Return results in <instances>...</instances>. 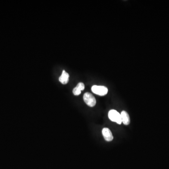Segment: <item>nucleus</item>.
I'll return each instance as SVG.
<instances>
[{"instance_id": "39448f33", "label": "nucleus", "mask_w": 169, "mask_h": 169, "mask_svg": "<svg viewBox=\"0 0 169 169\" xmlns=\"http://www.w3.org/2000/svg\"><path fill=\"white\" fill-rule=\"evenodd\" d=\"M122 122L125 125H128L130 123V118L129 115L126 111H122L121 113Z\"/></svg>"}, {"instance_id": "0eeeda50", "label": "nucleus", "mask_w": 169, "mask_h": 169, "mask_svg": "<svg viewBox=\"0 0 169 169\" xmlns=\"http://www.w3.org/2000/svg\"><path fill=\"white\" fill-rule=\"evenodd\" d=\"M69 75L67 72H66L65 70L63 71L62 73L61 76L59 77V81L62 84H66L69 81Z\"/></svg>"}, {"instance_id": "7ed1b4c3", "label": "nucleus", "mask_w": 169, "mask_h": 169, "mask_svg": "<svg viewBox=\"0 0 169 169\" xmlns=\"http://www.w3.org/2000/svg\"><path fill=\"white\" fill-rule=\"evenodd\" d=\"M91 90L94 94L100 96L105 95L108 92V89L107 87L101 86H93Z\"/></svg>"}, {"instance_id": "423d86ee", "label": "nucleus", "mask_w": 169, "mask_h": 169, "mask_svg": "<svg viewBox=\"0 0 169 169\" xmlns=\"http://www.w3.org/2000/svg\"><path fill=\"white\" fill-rule=\"evenodd\" d=\"M85 85L82 82L78 83L77 86L73 90V93L75 95H79L81 93V91L84 90Z\"/></svg>"}, {"instance_id": "f257e3e1", "label": "nucleus", "mask_w": 169, "mask_h": 169, "mask_svg": "<svg viewBox=\"0 0 169 169\" xmlns=\"http://www.w3.org/2000/svg\"><path fill=\"white\" fill-rule=\"evenodd\" d=\"M108 116L111 121L117 123L118 124H121L122 123L121 119V114L119 112H118L117 110L114 109L110 110L109 112Z\"/></svg>"}, {"instance_id": "f03ea898", "label": "nucleus", "mask_w": 169, "mask_h": 169, "mask_svg": "<svg viewBox=\"0 0 169 169\" xmlns=\"http://www.w3.org/2000/svg\"><path fill=\"white\" fill-rule=\"evenodd\" d=\"M83 99L85 103L90 107H94L96 104V101L95 97H94L91 93L87 92L84 94Z\"/></svg>"}, {"instance_id": "20e7f679", "label": "nucleus", "mask_w": 169, "mask_h": 169, "mask_svg": "<svg viewBox=\"0 0 169 169\" xmlns=\"http://www.w3.org/2000/svg\"><path fill=\"white\" fill-rule=\"evenodd\" d=\"M103 136L107 141H111L113 139V136L111 131L108 128H104L102 130Z\"/></svg>"}]
</instances>
